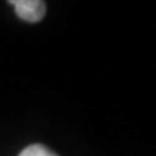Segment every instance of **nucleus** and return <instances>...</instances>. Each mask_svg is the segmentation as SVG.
Masks as SVG:
<instances>
[{"instance_id":"f257e3e1","label":"nucleus","mask_w":156,"mask_h":156,"mask_svg":"<svg viewBox=\"0 0 156 156\" xmlns=\"http://www.w3.org/2000/svg\"><path fill=\"white\" fill-rule=\"evenodd\" d=\"M9 3L15 6L17 16L29 23L41 22L46 13V5L42 0H15Z\"/></svg>"},{"instance_id":"f03ea898","label":"nucleus","mask_w":156,"mask_h":156,"mask_svg":"<svg viewBox=\"0 0 156 156\" xmlns=\"http://www.w3.org/2000/svg\"><path fill=\"white\" fill-rule=\"evenodd\" d=\"M19 156H58L55 152H52L49 147H46L44 145H39V143H35V145H30L28 147H25Z\"/></svg>"}]
</instances>
